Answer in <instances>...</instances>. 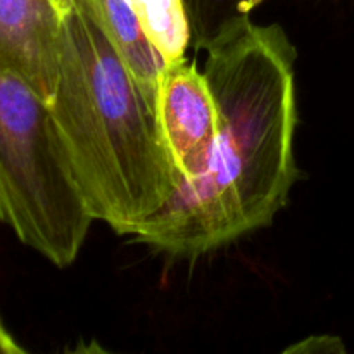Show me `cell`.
Returning <instances> with one entry per match:
<instances>
[{"label": "cell", "mask_w": 354, "mask_h": 354, "mask_svg": "<svg viewBox=\"0 0 354 354\" xmlns=\"http://www.w3.org/2000/svg\"><path fill=\"white\" fill-rule=\"evenodd\" d=\"M206 52L204 75L220 114L213 158L131 235L173 256L196 258L270 225L299 175L296 48L283 28L244 17Z\"/></svg>", "instance_id": "cell-1"}, {"label": "cell", "mask_w": 354, "mask_h": 354, "mask_svg": "<svg viewBox=\"0 0 354 354\" xmlns=\"http://www.w3.org/2000/svg\"><path fill=\"white\" fill-rule=\"evenodd\" d=\"M50 113L73 176L93 220L133 235L178 189L156 109L88 0L62 21Z\"/></svg>", "instance_id": "cell-2"}, {"label": "cell", "mask_w": 354, "mask_h": 354, "mask_svg": "<svg viewBox=\"0 0 354 354\" xmlns=\"http://www.w3.org/2000/svg\"><path fill=\"white\" fill-rule=\"evenodd\" d=\"M0 221L59 268L78 258L93 216L48 104L0 64Z\"/></svg>", "instance_id": "cell-3"}, {"label": "cell", "mask_w": 354, "mask_h": 354, "mask_svg": "<svg viewBox=\"0 0 354 354\" xmlns=\"http://www.w3.org/2000/svg\"><path fill=\"white\" fill-rule=\"evenodd\" d=\"M158 118L178 185L203 175L216 147L220 114L206 75L185 59L162 73Z\"/></svg>", "instance_id": "cell-4"}, {"label": "cell", "mask_w": 354, "mask_h": 354, "mask_svg": "<svg viewBox=\"0 0 354 354\" xmlns=\"http://www.w3.org/2000/svg\"><path fill=\"white\" fill-rule=\"evenodd\" d=\"M66 9L59 0H0V64L50 104Z\"/></svg>", "instance_id": "cell-5"}, {"label": "cell", "mask_w": 354, "mask_h": 354, "mask_svg": "<svg viewBox=\"0 0 354 354\" xmlns=\"http://www.w3.org/2000/svg\"><path fill=\"white\" fill-rule=\"evenodd\" d=\"M118 54L158 113L159 88L166 64L142 30L130 0H88Z\"/></svg>", "instance_id": "cell-6"}, {"label": "cell", "mask_w": 354, "mask_h": 354, "mask_svg": "<svg viewBox=\"0 0 354 354\" xmlns=\"http://www.w3.org/2000/svg\"><path fill=\"white\" fill-rule=\"evenodd\" d=\"M145 37L166 66L185 59L190 40L189 16L183 0H130Z\"/></svg>", "instance_id": "cell-7"}, {"label": "cell", "mask_w": 354, "mask_h": 354, "mask_svg": "<svg viewBox=\"0 0 354 354\" xmlns=\"http://www.w3.org/2000/svg\"><path fill=\"white\" fill-rule=\"evenodd\" d=\"M189 16L190 40L206 48L227 28L249 17L248 0H183Z\"/></svg>", "instance_id": "cell-8"}, {"label": "cell", "mask_w": 354, "mask_h": 354, "mask_svg": "<svg viewBox=\"0 0 354 354\" xmlns=\"http://www.w3.org/2000/svg\"><path fill=\"white\" fill-rule=\"evenodd\" d=\"M289 351H344L341 341L335 337H313L294 346Z\"/></svg>", "instance_id": "cell-9"}, {"label": "cell", "mask_w": 354, "mask_h": 354, "mask_svg": "<svg viewBox=\"0 0 354 354\" xmlns=\"http://www.w3.org/2000/svg\"><path fill=\"white\" fill-rule=\"evenodd\" d=\"M24 353H26V349H24L23 346L17 344L14 335L7 330L2 318H0V354H24Z\"/></svg>", "instance_id": "cell-10"}, {"label": "cell", "mask_w": 354, "mask_h": 354, "mask_svg": "<svg viewBox=\"0 0 354 354\" xmlns=\"http://www.w3.org/2000/svg\"><path fill=\"white\" fill-rule=\"evenodd\" d=\"M263 2H265V0H248V12L251 14L252 10H254L256 7H258L259 3H263Z\"/></svg>", "instance_id": "cell-11"}, {"label": "cell", "mask_w": 354, "mask_h": 354, "mask_svg": "<svg viewBox=\"0 0 354 354\" xmlns=\"http://www.w3.org/2000/svg\"><path fill=\"white\" fill-rule=\"evenodd\" d=\"M59 2H61L66 9H71L73 3H75V0H59Z\"/></svg>", "instance_id": "cell-12"}]
</instances>
